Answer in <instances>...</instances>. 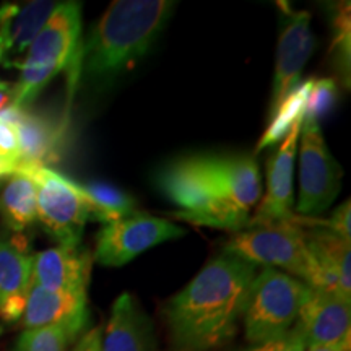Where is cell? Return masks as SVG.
<instances>
[{
    "mask_svg": "<svg viewBox=\"0 0 351 351\" xmlns=\"http://www.w3.org/2000/svg\"><path fill=\"white\" fill-rule=\"evenodd\" d=\"M0 335H2V326H0Z\"/></svg>",
    "mask_w": 351,
    "mask_h": 351,
    "instance_id": "33",
    "label": "cell"
},
{
    "mask_svg": "<svg viewBox=\"0 0 351 351\" xmlns=\"http://www.w3.org/2000/svg\"><path fill=\"white\" fill-rule=\"evenodd\" d=\"M0 217L8 230L21 232L38 219L36 186L21 171L10 174L0 197Z\"/></svg>",
    "mask_w": 351,
    "mask_h": 351,
    "instance_id": "20",
    "label": "cell"
},
{
    "mask_svg": "<svg viewBox=\"0 0 351 351\" xmlns=\"http://www.w3.org/2000/svg\"><path fill=\"white\" fill-rule=\"evenodd\" d=\"M0 158L12 161L19 166L20 163V148L19 135L12 122L0 116Z\"/></svg>",
    "mask_w": 351,
    "mask_h": 351,
    "instance_id": "26",
    "label": "cell"
},
{
    "mask_svg": "<svg viewBox=\"0 0 351 351\" xmlns=\"http://www.w3.org/2000/svg\"><path fill=\"white\" fill-rule=\"evenodd\" d=\"M90 210V219L103 223L104 226L137 215V202L127 192L112 184L90 181L80 184Z\"/></svg>",
    "mask_w": 351,
    "mask_h": 351,
    "instance_id": "21",
    "label": "cell"
},
{
    "mask_svg": "<svg viewBox=\"0 0 351 351\" xmlns=\"http://www.w3.org/2000/svg\"><path fill=\"white\" fill-rule=\"evenodd\" d=\"M313 82L314 78H309V80L306 82H300L295 88H293L291 93L280 103L276 111L270 116V124L267 127V130L263 132L261 140H258L256 152H261L263 148H269L271 145L278 143L280 140L287 137L296 122L302 121V117H304L307 95H309Z\"/></svg>",
    "mask_w": 351,
    "mask_h": 351,
    "instance_id": "22",
    "label": "cell"
},
{
    "mask_svg": "<svg viewBox=\"0 0 351 351\" xmlns=\"http://www.w3.org/2000/svg\"><path fill=\"white\" fill-rule=\"evenodd\" d=\"M101 351H153L150 322L129 293L114 301Z\"/></svg>",
    "mask_w": 351,
    "mask_h": 351,
    "instance_id": "19",
    "label": "cell"
},
{
    "mask_svg": "<svg viewBox=\"0 0 351 351\" xmlns=\"http://www.w3.org/2000/svg\"><path fill=\"white\" fill-rule=\"evenodd\" d=\"M333 41L332 51L335 52L340 73L350 75V3H339L333 7L332 15Z\"/></svg>",
    "mask_w": 351,
    "mask_h": 351,
    "instance_id": "25",
    "label": "cell"
},
{
    "mask_svg": "<svg viewBox=\"0 0 351 351\" xmlns=\"http://www.w3.org/2000/svg\"><path fill=\"white\" fill-rule=\"evenodd\" d=\"M306 351H350V350L333 348V346H313V348H306Z\"/></svg>",
    "mask_w": 351,
    "mask_h": 351,
    "instance_id": "32",
    "label": "cell"
},
{
    "mask_svg": "<svg viewBox=\"0 0 351 351\" xmlns=\"http://www.w3.org/2000/svg\"><path fill=\"white\" fill-rule=\"evenodd\" d=\"M36 186L38 219L47 236L64 247H78L90 210L80 184L47 166H23Z\"/></svg>",
    "mask_w": 351,
    "mask_h": 351,
    "instance_id": "6",
    "label": "cell"
},
{
    "mask_svg": "<svg viewBox=\"0 0 351 351\" xmlns=\"http://www.w3.org/2000/svg\"><path fill=\"white\" fill-rule=\"evenodd\" d=\"M295 330L306 348L333 346L350 350L351 307L350 302L328 293L311 291L309 300L301 307Z\"/></svg>",
    "mask_w": 351,
    "mask_h": 351,
    "instance_id": "13",
    "label": "cell"
},
{
    "mask_svg": "<svg viewBox=\"0 0 351 351\" xmlns=\"http://www.w3.org/2000/svg\"><path fill=\"white\" fill-rule=\"evenodd\" d=\"M243 351H306V346L300 333L293 328V330H289L282 339L267 341V343L261 345H254L251 348Z\"/></svg>",
    "mask_w": 351,
    "mask_h": 351,
    "instance_id": "28",
    "label": "cell"
},
{
    "mask_svg": "<svg viewBox=\"0 0 351 351\" xmlns=\"http://www.w3.org/2000/svg\"><path fill=\"white\" fill-rule=\"evenodd\" d=\"M282 33H280L278 51H276L275 77L271 85L270 112L271 116L280 103L291 93V90L301 82L304 65L313 56L315 38L311 28V15L306 10L283 8Z\"/></svg>",
    "mask_w": 351,
    "mask_h": 351,
    "instance_id": "10",
    "label": "cell"
},
{
    "mask_svg": "<svg viewBox=\"0 0 351 351\" xmlns=\"http://www.w3.org/2000/svg\"><path fill=\"white\" fill-rule=\"evenodd\" d=\"M13 95H15V85H12L10 82L0 80V111L12 106Z\"/></svg>",
    "mask_w": 351,
    "mask_h": 351,
    "instance_id": "30",
    "label": "cell"
},
{
    "mask_svg": "<svg viewBox=\"0 0 351 351\" xmlns=\"http://www.w3.org/2000/svg\"><path fill=\"white\" fill-rule=\"evenodd\" d=\"M257 265L223 254L166 306L178 350L208 351L231 339L244 315Z\"/></svg>",
    "mask_w": 351,
    "mask_h": 351,
    "instance_id": "2",
    "label": "cell"
},
{
    "mask_svg": "<svg viewBox=\"0 0 351 351\" xmlns=\"http://www.w3.org/2000/svg\"><path fill=\"white\" fill-rule=\"evenodd\" d=\"M350 215H351V205L350 202H345V204H341L340 207L333 212L330 219H327V221H317V225L327 228V230H330L332 232H335V234H339L340 238H343L345 241H350L351 243Z\"/></svg>",
    "mask_w": 351,
    "mask_h": 351,
    "instance_id": "27",
    "label": "cell"
},
{
    "mask_svg": "<svg viewBox=\"0 0 351 351\" xmlns=\"http://www.w3.org/2000/svg\"><path fill=\"white\" fill-rule=\"evenodd\" d=\"M311 289L291 275L265 267L256 275L244 311L245 339L254 345L282 339L295 326Z\"/></svg>",
    "mask_w": 351,
    "mask_h": 351,
    "instance_id": "5",
    "label": "cell"
},
{
    "mask_svg": "<svg viewBox=\"0 0 351 351\" xmlns=\"http://www.w3.org/2000/svg\"><path fill=\"white\" fill-rule=\"evenodd\" d=\"M20 320L25 330L57 326L77 339L88 322L86 295L49 291L33 283Z\"/></svg>",
    "mask_w": 351,
    "mask_h": 351,
    "instance_id": "15",
    "label": "cell"
},
{
    "mask_svg": "<svg viewBox=\"0 0 351 351\" xmlns=\"http://www.w3.org/2000/svg\"><path fill=\"white\" fill-rule=\"evenodd\" d=\"M225 254L254 265H265L289 271L307 283L311 275V254L306 231L296 219L269 223L241 231L226 244Z\"/></svg>",
    "mask_w": 351,
    "mask_h": 351,
    "instance_id": "7",
    "label": "cell"
},
{
    "mask_svg": "<svg viewBox=\"0 0 351 351\" xmlns=\"http://www.w3.org/2000/svg\"><path fill=\"white\" fill-rule=\"evenodd\" d=\"M171 0H117L83 39L80 77L109 83L152 49L173 15Z\"/></svg>",
    "mask_w": 351,
    "mask_h": 351,
    "instance_id": "3",
    "label": "cell"
},
{
    "mask_svg": "<svg viewBox=\"0 0 351 351\" xmlns=\"http://www.w3.org/2000/svg\"><path fill=\"white\" fill-rule=\"evenodd\" d=\"M300 148V200L298 212L306 217L322 213L341 187V169L333 160L317 122L302 121Z\"/></svg>",
    "mask_w": 351,
    "mask_h": 351,
    "instance_id": "8",
    "label": "cell"
},
{
    "mask_svg": "<svg viewBox=\"0 0 351 351\" xmlns=\"http://www.w3.org/2000/svg\"><path fill=\"white\" fill-rule=\"evenodd\" d=\"M59 5V2L34 0L26 3H3L0 7V52L5 65L16 67L34 38Z\"/></svg>",
    "mask_w": 351,
    "mask_h": 351,
    "instance_id": "17",
    "label": "cell"
},
{
    "mask_svg": "<svg viewBox=\"0 0 351 351\" xmlns=\"http://www.w3.org/2000/svg\"><path fill=\"white\" fill-rule=\"evenodd\" d=\"M73 351H101V332L98 328L85 333Z\"/></svg>",
    "mask_w": 351,
    "mask_h": 351,
    "instance_id": "29",
    "label": "cell"
},
{
    "mask_svg": "<svg viewBox=\"0 0 351 351\" xmlns=\"http://www.w3.org/2000/svg\"><path fill=\"white\" fill-rule=\"evenodd\" d=\"M302 121L296 122L267 163V194L249 219L247 228L295 218L293 215V168Z\"/></svg>",
    "mask_w": 351,
    "mask_h": 351,
    "instance_id": "14",
    "label": "cell"
},
{
    "mask_svg": "<svg viewBox=\"0 0 351 351\" xmlns=\"http://www.w3.org/2000/svg\"><path fill=\"white\" fill-rule=\"evenodd\" d=\"M0 60H2V52H0Z\"/></svg>",
    "mask_w": 351,
    "mask_h": 351,
    "instance_id": "34",
    "label": "cell"
},
{
    "mask_svg": "<svg viewBox=\"0 0 351 351\" xmlns=\"http://www.w3.org/2000/svg\"><path fill=\"white\" fill-rule=\"evenodd\" d=\"M156 186L178 205L176 218L192 225L241 231L261 197V173L251 155L204 153L161 168Z\"/></svg>",
    "mask_w": 351,
    "mask_h": 351,
    "instance_id": "1",
    "label": "cell"
},
{
    "mask_svg": "<svg viewBox=\"0 0 351 351\" xmlns=\"http://www.w3.org/2000/svg\"><path fill=\"white\" fill-rule=\"evenodd\" d=\"M306 244L311 254V275L306 283L307 287L350 302V241L317 225L311 232H306Z\"/></svg>",
    "mask_w": 351,
    "mask_h": 351,
    "instance_id": "11",
    "label": "cell"
},
{
    "mask_svg": "<svg viewBox=\"0 0 351 351\" xmlns=\"http://www.w3.org/2000/svg\"><path fill=\"white\" fill-rule=\"evenodd\" d=\"M0 116L12 122L16 129L20 148L19 168L46 166L60 160L67 140L69 119L56 121L16 106L3 109Z\"/></svg>",
    "mask_w": 351,
    "mask_h": 351,
    "instance_id": "12",
    "label": "cell"
},
{
    "mask_svg": "<svg viewBox=\"0 0 351 351\" xmlns=\"http://www.w3.org/2000/svg\"><path fill=\"white\" fill-rule=\"evenodd\" d=\"M16 168H19V166H16L15 163H12V161L0 158V178H2V176L13 174L16 171Z\"/></svg>",
    "mask_w": 351,
    "mask_h": 351,
    "instance_id": "31",
    "label": "cell"
},
{
    "mask_svg": "<svg viewBox=\"0 0 351 351\" xmlns=\"http://www.w3.org/2000/svg\"><path fill=\"white\" fill-rule=\"evenodd\" d=\"M186 234L182 228L163 218L134 215L101 228L95 261L104 267H121L153 245Z\"/></svg>",
    "mask_w": 351,
    "mask_h": 351,
    "instance_id": "9",
    "label": "cell"
},
{
    "mask_svg": "<svg viewBox=\"0 0 351 351\" xmlns=\"http://www.w3.org/2000/svg\"><path fill=\"white\" fill-rule=\"evenodd\" d=\"M91 258L86 249L57 247L33 256V283L59 293L86 295L91 274Z\"/></svg>",
    "mask_w": 351,
    "mask_h": 351,
    "instance_id": "16",
    "label": "cell"
},
{
    "mask_svg": "<svg viewBox=\"0 0 351 351\" xmlns=\"http://www.w3.org/2000/svg\"><path fill=\"white\" fill-rule=\"evenodd\" d=\"M82 46V3H59L16 65L20 78L15 83L12 106H28L62 70L69 73L70 99L80 78Z\"/></svg>",
    "mask_w": 351,
    "mask_h": 351,
    "instance_id": "4",
    "label": "cell"
},
{
    "mask_svg": "<svg viewBox=\"0 0 351 351\" xmlns=\"http://www.w3.org/2000/svg\"><path fill=\"white\" fill-rule=\"evenodd\" d=\"M75 340L62 327H43L25 330L13 351H69V345Z\"/></svg>",
    "mask_w": 351,
    "mask_h": 351,
    "instance_id": "23",
    "label": "cell"
},
{
    "mask_svg": "<svg viewBox=\"0 0 351 351\" xmlns=\"http://www.w3.org/2000/svg\"><path fill=\"white\" fill-rule=\"evenodd\" d=\"M33 285V256L23 241H0V319L16 322L23 315Z\"/></svg>",
    "mask_w": 351,
    "mask_h": 351,
    "instance_id": "18",
    "label": "cell"
},
{
    "mask_svg": "<svg viewBox=\"0 0 351 351\" xmlns=\"http://www.w3.org/2000/svg\"><path fill=\"white\" fill-rule=\"evenodd\" d=\"M337 99H339V88H337L335 80H332V78L314 80L309 95H307L302 121L317 122L319 124V121L335 108Z\"/></svg>",
    "mask_w": 351,
    "mask_h": 351,
    "instance_id": "24",
    "label": "cell"
}]
</instances>
